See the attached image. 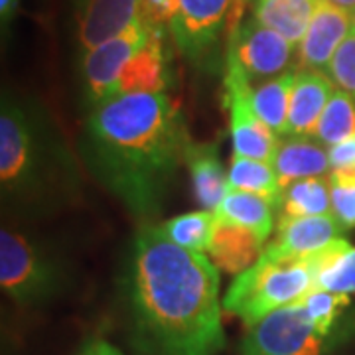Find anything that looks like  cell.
<instances>
[{"label":"cell","mask_w":355,"mask_h":355,"mask_svg":"<svg viewBox=\"0 0 355 355\" xmlns=\"http://www.w3.org/2000/svg\"><path fill=\"white\" fill-rule=\"evenodd\" d=\"M217 219L214 211L200 209V211H190L182 216L172 217L164 223H160L158 229L166 239L184 247L193 253H205L209 251V245L214 241Z\"/></svg>","instance_id":"obj_24"},{"label":"cell","mask_w":355,"mask_h":355,"mask_svg":"<svg viewBox=\"0 0 355 355\" xmlns=\"http://www.w3.org/2000/svg\"><path fill=\"white\" fill-rule=\"evenodd\" d=\"M217 223H227L247 229L265 243L275 229V207L247 191L229 188L221 203L216 207Z\"/></svg>","instance_id":"obj_20"},{"label":"cell","mask_w":355,"mask_h":355,"mask_svg":"<svg viewBox=\"0 0 355 355\" xmlns=\"http://www.w3.org/2000/svg\"><path fill=\"white\" fill-rule=\"evenodd\" d=\"M347 229L336 219L334 214L312 217H280L277 223V237L265 247L263 254L288 261L302 259L328 247L330 243L343 239Z\"/></svg>","instance_id":"obj_11"},{"label":"cell","mask_w":355,"mask_h":355,"mask_svg":"<svg viewBox=\"0 0 355 355\" xmlns=\"http://www.w3.org/2000/svg\"><path fill=\"white\" fill-rule=\"evenodd\" d=\"M263 245L265 243L247 229L217 223L207 257L219 270H225L231 275H241L243 270H247L261 259V254L265 251Z\"/></svg>","instance_id":"obj_19"},{"label":"cell","mask_w":355,"mask_h":355,"mask_svg":"<svg viewBox=\"0 0 355 355\" xmlns=\"http://www.w3.org/2000/svg\"><path fill=\"white\" fill-rule=\"evenodd\" d=\"M184 164L188 166L191 188L198 203L207 211H216V207L229 190V178L219 160L216 146L191 140L186 150Z\"/></svg>","instance_id":"obj_18"},{"label":"cell","mask_w":355,"mask_h":355,"mask_svg":"<svg viewBox=\"0 0 355 355\" xmlns=\"http://www.w3.org/2000/svg\"><path fill=\"white\" fill-rule=\"evenodd\" d=\"M233 0H180L170 24L178 50L191 64H203L217 48Z\"/></svg>","instance_id":"obj_10"},{"label":"cell","mask_w":355,"mask_h":355,"mask_svg":"<svg viewBox=\"0 0 355 355\" xmlns=\"http://www.w3.org/2000/svg\"><path fill=\"white\" fill-rule=\"evenodd\" d=\"M331 214L345 229L355 227V188L331 186Z\"/></svg>","instance_id":"obj_29"},{"label":"cell","mask_w":355,"mask_h":355,"mask_svg":"<svg viewBox=\"0 0 355 355\" xmlns=\"http://www.w3.org/2000/svg\"><path fill=\"white\" fill-rule=\"evenodd\" d=\"M320 291L355 294V249H345L334 263L326 266L316 280Z\"/></svg>","instance_id":"obj_26"},{"label":"cell","mask_w":355,"mask_h":355,"mask_svg":"<svg viewBox=\"0 0 355 355\" xmlns=\"http://www.w3.org/2000/svg\"><path fill=\"white\" fill-rule=\"evenodd\" d=\"M0 284L16 304L38 306L60 292L64 268L36 239L4 227L0 233Z\"/></svg>","instance_id":"obj_5"},{"label":"cell","mask_w":355,"mask_h":355,"mask_svg":"<svg viewBox=\"0 0 355 355\" xmlns=\"http://www.w3.org/2000/svg\"><path fill=\"white\" fill-rule=\"evenodd\" d=\"M83 355H95V352H93V345H89L87 349L83 352Z\"/></svg>","instance_id":"obj_36"},{"label":"cell","mask_w":355,"mask_h":355,"mask_svg":"<svg viewBox=\"0 0 355 355\" xmlns=\"http://www.w3.org/2000/svg\"><path fill=\"white\" fill-rule=\"evenodd\" d=\"M180 0H140V12L146 24L162 28L164 24H172L176 18Z\"/></svg>","instance_id":"obj_28"},{"label":"cell","mask_w":355,"mask_h":355,"mask_svg":"<svg viewBox=\"0 0 355 355\" xmlns=\"http://www.w3.org/2000/svg\"><path fill=\"white\" fill-rule=\"evenodd\" d=\"M253 83L237 65L225 67V105L229 109V125L233 154L272 164L279 135L261 121L253 105Z\"/></svg>","instance_id":"obj_8"},{"label":"cell","mask_w":355,"mask_h":355,"mask_svg":"<svg viewBox=\"0 0 355 355\" xmlns=\"http://www.w3.org/2000/svg\"><path fill=\"white\" fill-rule=\"evenodd\" d=\"M328 76L336 87L355 99V28H352L349 36L343 40V44L336 51L328 67Z\"/></svg>","instance_id":"obj_27"},{"label":"cell","mask_w":355,"mask_h":355,"mask_svg":"<svg viewBox=\"0 0 355 355\" xmlns=\"http://www.w3.org/2000/svg\"><path fill=\"white\" fill-rule=\"evenodd\" d=\"M352 18H354V28H355V10H354V12H352Z\"/></svg>","instance_id":"obj_37"},{"label":"cell","mask_w":355,"mask_h":355,"mask_svg":"<svg viewBox=\"0 0 355 355\" xmlns=\"http://www.w3.org/2000/svg\"><path fill=\"white\" fill-rule=\"evenodd\" d=\"M245 4H249V0H233V8H231V14H229V30L235 28L243 20Z\"/></svg>","instance_id":"obj_32"},{"label":"cell","mask_w":355,"mask_h":355,"mask_svg":"<svg viewBox=\"0 0 355 355\" xmlns=\"http://www.w3.org/2000/svg\"><path fill=\"white\" fill-rule=\"evenodd\" d=\"M125 296L140 355L223 352L219 268L205 253L166 239L158 225H146L135 237Z\"/></svg>","instance_id":"obj_1"},{"label":"cell","mask_w":355,"mask_h":355,"mask_svg":"<svg viewBox=\"0 0 355 355\" xmlns=\"http://www.w3.org/2000/svg\"><path fill=\"white\" fill-rule=\"evenodd\" d=\"M93 352H95V355H123L116 347H113L111 343L107 342L93 343Z\"/></svg>","instance_id":"obj_34"},{"label":"cell","mask_w":355,"mask_h":355,"mask_svg":"<svg viewBox=\"0 0 355 355\" xmlns=\"http://www.w3.org/2000/svg\"><path fill=\"white\" fill-rule=\"evenodd\" d=\"M190 144L184 114L166 93L113 95L85 123L93 172L139 217L160 211Z\"/></svg>","instance_id":"obj_2"},{"label":"cell","mask_w":355,"mask_h":355,"mask_svg":"<svg viewBox=\"0 0 355 355\" xmlns=\"http://www.w3.org/2000/svg\"><path fill=\"white\" fill-rule=\"evenodd\" d=\"M330 184L336 188H355V166L331 168Z\"/></svg>","instance_id":"obj_31"},{"label":"cell","mask_w":355,"mask_h":355,"mask_svg":"<svg viewBox=\"0 0 355 355\" xmlns=\"http://www.w3.org/2000/svg\"><path fill=\"white\" fill-rule=\"evenodd\" d=\"M154 26L144 20L123 32L121 36L105 42L101 46L83 53L81 73L85 81L89 109L113 97L114 87L121 79L123 69L139 53V50L148 42Z\"/></svg>","instance_id":"obj_9"},{"label":"cell","mask_w":355,"mask_h":355,"mask_svg":"<svg viewBox=\"0 0 355 355\" xmlns=\"http://www.w3.org/2000/svg\"><path fill=\"white\" fill-rule=\"evenodd\" d=\"M77 40L83 53L142 22L140 0H77Z\"/></svg>","instance_id":"obj_12"},{"label":"cell","mask_w":355,"mask_h":355,"mask_svg":"<svg viewBox=\"0 0 355 355\" xmlns=\"http://www.w3.org/2000/svg\"><path fill=\"white\" fill-rule=\"evenodd\" d=\"M324 146H334L349 137H355V99L345 91L336 87L331 99L318 121L312 135Z\"/></svg>","instance_id":"obj_25"},{"label":"cell","mask_w":355,"mask_h":355,"mask_svg":"<svg viewBox=\"0 0 355 355\" xmlns=\"http://www.w3.org/2000/svg\"><path fill=\"white\" fill-rule=\"evenodd\" d=\"M334 91L336 85L326 71L298 69L291 95L286 135L312 137Z\"/></svg>","instance_id":"obj_15"},{"label":"cell","mask_w":355,"mask_h":355,"mask_svg":"<svg viewBox=\"0 0 355 355\" xmlns=\"http://www.w3.org/2000/svg\"><path fill=\"white\" fill-rule=\"evenodd\" d=\"M352 28V12L331 4L330 0H322L312 24L298 46V69L328 71L336 51L349 36Z\"/></svg>","instance_id":"obj_13"},{"label":"cell","mask_w":355,"mask_h":355,"mask_svg":"<svg viewBox=\"0 0 355 355\" xmlns=\"http://www.w3.org/2000/svg\"><path fill=\"white\" fill-rule=\"evenodd\" d=\"M18 8V0H0V18L2 24H6Z\"/></svg>","instance_id":"obj_33"},{"label":"cell","mask_w":355,"mask_h":355,"mask_svg":"<svg viewBox=\"0 0 355 355\" xmlns=\"http://www.w3.org/2000/svg\"><path fill=\"white\" fill-rule=\"evenodd\" d=\"M294 51V44L257 22L253 16L243 18L229 30L227 62L237 65L251 83L257 79L266 81L279 77L296 67L292 62Z\"/></svg>","instance_id":"obj_7"},{"label":"cell","mask_w":355,"mask_h":355,"mask_svg":"<svg viewBox=\"0 0 355 355\" xmlns=\"http://www.w3.org/2000/svg\"><path fill=\"white\" fill-rule=\"evenodd\" d=\"M322 0H249V10L257 22L298 48Z\"/></svg>","instance_id":"obj_17"},{"label":"cell","mask_w":355,"mask_h":355,"mask_svg":"<svg viewBox=\"0 0 355 355\" xmlns=\"http://www.w3.org/2000/svg\"><path fill=\"white\" fill-rule=\"evenodd\" d=\"M330 150L331 168H343V166H355V137H349L343 142H338L328 148Z\"/></svg>","instance_id":"obj_30"},{"label":"cell","mask_w":355,"mask_h":355,"mask_svg":"<svg viewBox=\"0 0 355 355\" xmlns=\"http://www.w3.org/2000/svg\"><path fill=\"white\" fill-rule=\"evenodd\" d=\"M280 217H312L331 214L330 178H304L282 191Z\"/></svg>","instance_id":"obj_23"},{"label":"cell","mask_w":355,"mask_h":355,"mask_svg":"<svg viewBox=\"0 0 355 355\" xmlns=\"http://www.w3.org/2000/svg\"><path fill=\"white\" fill-rule=\"evenodd\" d=\"M168 65L164 58L162 28H153L148 42L139 50L123 69L113 95L128 93H166L168 89Z\"/></svg>","instance_id":"obj_16"},{"label":"cell","mask_w":355,"mask_h":355,"mask_svg":"<svg viewBox=\"0 0 355 355\" xmlns=\"http://www.w3.org/2000/svg\"><path fill=\"white\" fill-rule=\"evenodd\" d=\"M272 168L279 176L280 188L284 191V188L298 180L326 176L331 170L330 150L314 137L284 135L277 144Z\"/></svg>","instance_id":"obj_14"},{"label":"cell","mask_w":355,"mask_h":355,"mask_svg":"<svg viewBox=\"0 0 355 355\" xmlns=\"http://www.w3.org/2000/svg\"><path fill=\"white\" fill-rule=\"evenodd\" d=\"M330 2L343 8V10H347V12H354L355 10V0H330Z\"/></svg>","instance_id":"obj_35"},{"label":"cell","mask_w":355,"mask_h":355,"mask_svg":"<svg viewBox=\"0 0 355 355\" xmlns=\"http://www.w3.org/2000/svg\"><path fill=\"white\" fill-rule=\"evenodd\" d=\"M64 154L36 109L4 97L0 111V186L2 202L38 207L55 196Z\"/></svg>","instance_id":"obj_3"},{"label":"cell","mask_w":355,"mask_h":355,"mask_svg":"<svg viewBox=\"0 0 355 355\" xmlns=\"http://www.w3.org/2000/svg\"><path fill=\"white\" fill-rule=\"evenodd\" d=\"M296 76H298V65L284 71L282 76L266 79L265 83H261L253 91V105L257 114L272 132L282 137L286 135L291 95Z\"/></svg>","instance_id":"obj_21"},{"label":"cell","mask_w":355,"mask_h":355,"mask_svg":"<svg viewBox=\"0 0 355 355\" xmlns=\"http://www.w3.org/2000/svg\"><path fill=\"white\" fill-rule=\"evenodd\" d=\"M338 340L340 331L320 328L298 300L249 328L239 355H328Z\"/></svg>","instance_id":"obj_6"},{"label":"cell","mask_w":355,"mask_h":355,"mask_svg":"<svg viewBox=\"0 0 355 355\" xmlns=\"http://www.w3.org/2000/svg\"><path fill=\"white\" fill-rule=\"evenodd\" d=\"M318 251L302 259L277 261L266 254L237 275L223 298V310L253 328L263 318L302 300L316 288Z\"/></svg>","instance_id":"obj_4"},{"label":"cell","mask_w":355,"mask_h":355,"mask_svg":"<svg viewBox=\"0 0 355 355\" xmlns=\"http://www.w3.org/2000/svg\"><path fill=\"white\" fill-rule=\"evenodd\" d=\"M227 178L229 188L254 193V196H259V198H263L270 203L275 207V211L280 209L282 188H280L279 176H277L272 164L233 154Z\"/></svg>","instance_id":"obj_22"}]
</instances>
